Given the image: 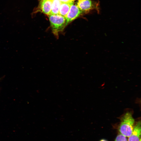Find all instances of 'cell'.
Masks as SVG:
<instances>
[{"label":"cell","instance_id":"obj_1","mask_svg":"<svg viewBox=\"0 0 141 141\" xmlns=\"http://www.w3.org/2000/svg\"><path fill=\"white\" fill-rule=\"evenodd\" d=\"M120 120L118 128L120 133L129 137L133 132L135 121L132 113L131 112H127L121 117Z\"/></svg>","mask_w":141,"mask_h":141},{"label":"cell","instance_id":"obj_8","mask_svg":"<svg viewBox=\"0 0 141 141\" xmlns=\"http://www.w3.org/2000/svg\"><path fill=\"white\" fill-rule=\"evenodd\" d=\"M52 2L51 11L49 15L59 14L61 2L59 0H52Z\"/></svg>","mask_w":141,"mask_h":141},{"label":"cell","instance_id":"obj_2","mask_svg":"<svg viewBox=\"0 0 141 141\" xmlns=\"http://www.w3.org/2000/svg\"><path fill=\"white\" fill-rule=\"evenodd\" d=\"M49 19L52 32L58 38L66 26L65 17L59 14L51 15H49Z\"/></svg>","mask_w":141,"mask_h":141},{"label":"cell","instance_id":"obj_12","mask_svg":"<svg viewBox=\"0 0 141 141\" xmlns=\"http://www.w3.org/2000/svg\"><path fill=\"white\" fill-rule=\"evenodd\" d=\"M74 0H72V1H74Z\"/></svg>","mask_w":141,"mask_h":141},{"label":"cell","instance_id":"obj_6","mask_svg":"<svg viewBox=\"0 0 141 141\" xmlns=\"http://www.w3.org/2000/svg\"><path fill=\"white\" fill-rule=\"evenodd\" d=\"M141 122H137L134 126L131 135L128 137V141H140L141 140Z\"/></svg>","mask_w":141,"mask_h":141},{"label":"cell","instance_id":"obj_14","mask_svg":"<svg viewBox=\"0 0 141 141\" xmlns=\"http://www.w3.org/2000/svg\"><path fill=\"white\" fill-rule=\"evenodd\" d=\"M140 141H141V140H140Z\"/></svg>","mask_w":141,"mask_h":141},{"label":"cell","instance_id":"obj_10","mask_svg":"<svg viewBox=\"0 0 141 141\" xmlns=\"http://www.w3.org/2000/svg\"><path fill=\"white\" fill-rule=\"evenodd\" d=\"M62 3H69L73 1L72 0H59Z\"/></svg>","mask_w":141,"mask_h":141},{"label":"cell","instance_id":"obj_3","mask_svg":"<svg viewBox=\"0 0 141 141\" xmlns=\"http://www.w3.org/2000/svg\"><path fill=\"white\" fill-rule=\"evenodd\" d=\"M83 13L76 5H72L65 19L66 26L72 21L79 17Z\"/></svg>","mask_w":141,"mask_h":141},{"label":"cell","instance_id":"obj_9","mask_svg":"<svg viewBox=\"0 0 141 141\" xmlns=\"http://www.w3.org/2000/svg\"><path fill=\"white\" fill-rule=\"evenodd\" d=\"M114 141H127V140L126 137L120 134L117 136Z\"/></svg>","mask_w":141,"mask_h":141},{"label":"cell","instance_id":"obj_13","mask_svg":"<svg viewBox=\"0 0 141 141\" xmlns=\"http://www.w3.org/2000/svg\"><path fill=\"white\" fill-rule=\"evenodd\" d=\"M81 0H79V1H81Z\"/></svg>","mask_w":141,"mask_h":141},{"label":"cell","instance_id":"obj_11","mask_svg":"<svg viewBox=\"0 0 141 141\" xmlns=\"http://www.w3.org/2000/svg\"><path fill=\"white\" fill-rule=\"evenodd\" d=\"M100 141H107L105 139H103L101 140Z\"/></svg>","mask_w":141,"mask_h":141},{"label":"cell","instance_id":"obj_5","mask_svg":"<svg viewBox=\"0 0 141 141\" xmlns=\"http://www.w3.org/2000/svg\"><path fill=\"white\" fill-rule=\"evenodd\" d=\"M52 3V0H41L37 8L38 10L34 13L40 11L44 13L49 15L51 11Z\"/></svg>","mask_w":141,"mask_h":141},{"label":"cell","instance_id":"obj_4","mask_svg":"<svg viewBox=\"0 0 141 141\" xmlns=\"http://www.w3.org/2000/svg\"><path fill=\"white\" fill-rule=\"evenodd\" d=\"M77 6L83 13H87L89 11L97 8V4L91 0L79 1Z\"/></svg>","mask_w":141,"mask_h":141},{"label":"cell","instance_id":"obj_7","mask_svg":"<svg viewBox=\"0 0 141 141\" xmlns=\"http://www.w3.org/2000/svg\"><path fill=\"white\" fill-rule=\"evenodd\" d=\"M73 4L74 1L67 3L61 2L59 9V15L66 17L71 6Z\"/></svg>","mask_w":141,"mask_h":141}]
</instances>
